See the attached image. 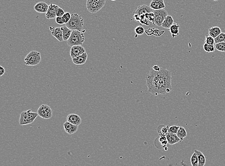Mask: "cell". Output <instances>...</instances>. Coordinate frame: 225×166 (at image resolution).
Returning a JSON list of instances; mask_svg holds the SVG:
<instances>
[{"label":"cell","instance_id":"obj_1","mask_svg":"<svg viewBox=\"0 0 225 166\" xmlns=\"http://www.w3.org/2000/svg\"><path fill=\"white\" fill-rule=\"evenodd\" d=\"M148 91L155 96L165 95L172 90L171 72L165 67L157 72L151 68L146 77Z\"/></svg>","mask_w":225,"mask_h":166},{"label":"cell","instance_id":"obj_2","mask_svg":"<svg viewBox=\"0 0 225 166\" xmlns=\"http://www.w3.org/2000/svg\"><path fill=\"white\" fill-rule=\"evenodd\" d=\"M84 21V19L80 15L77 14H73L71 15L69 21L66 24V25L71 30H78L84 33L85 30H83Z\"/></svg>","mask_w":225,"mask_h":166},{"label":"cell","instance_id":"obj_3","mask_svg":"<svg viewBox=\"0 0 225 166\" xmlns=\"http://www.w3.org/2000/svg\"><path fill=\"white\" fill-rule=\"evenodd\" d=\"M85 40L84 33L78 30H73L72 34L68 40L67 41L68 46L82 45Z\"/></svg>","mask_w":225,"mask_h":166},{"label":"cell","instance_id":"obj_4","mask_svg":"<svg viewBox=\"0 0 225 166\" xmlns=\"http://www.w3.org/2000/svg\"><path fill=\"white\" fill-rule=\"evenodd\" d=\"M38 115L37 112H33L31 110L22 112L19 118V124L21 125L30 124L34 122Z\"/></svg>","mask_w":225,"mask_h":166},{"label":"cell","instance_id":"obj_5","mask_svg":"<svg viewBox=\"0 0 225 166\" xmlns=\"http://www.w3.org/2000/svg\"><path fill=\"white\" fill-rule=\"evenodd\" d=\"M42 56L39 52L32 50L25 58V64L28 66H36L40 63Z\"/></svg>","mask_w":225,"mask_h":166},{"label":"cell","instance_id":"obj_6","mask_svg":"<svg viewBox=\"0 0 225 166\" xmlns=\"http://www.w3.org/2000/svg\"><path fill=\"white\" fill-rule=\"evenodd\" d=\"M153 13L155 15V25L157 27H161L165 18L168 15L167 12L165 9L160 10H153Z\"/></svg>","mask_w":225,"mask_h":166},{"label":"cell","instance_id":"obj_7","mask_svg":"<svg viewBox=\"0 0 225 166\" xmlns=\"http://www.w3.org/2000/svg\"><path fill=\"white\" fill-rule=\"evenodd\" d=\"M39 116L44 119H49L52 116L53 111L52 108L47 105H42L37 111Z\"/></svg>","mask_w":225,"mask_h":166},{"label":"cell","instance_id":"obj_8","mask_svg":"<svg viewBox=\"0 0 225 166\" xmlns=\"http://www.w3.org/2000/svg\"><path fill=\"white\" fill-rule=\"evenodd\" d=\"M85 52L86 50L82 45L74 46L71 48L70 55L72 59L79 56Z\"/></svg>","mask_w":225,"mask_h":166},{"label":"cell","instance_id":"obj_9","mask_svg":"<svg viewBox=\"0 0 225 166\" xmlns=\"http://www.w3.org/2000/svg\"><path fill=\"white\" fill-rule=\"evenodd\" d=\"M87 8L90 13L95 14L98 12L103 7L92 0H87Z\"/></svg>","mask_w":225,"mask_h":166},{"label":"cell","instance_id":"obj_10","mask_svg":"<svg viewBox=\"0 0 225 166\" xmlns=\"http://www.w3.org/2000/svg\"><path fill=\"white\" fill-rule=\"evenodd\" d=\"M153 10L150 7L143 4L137 7L135 11L133 12V15H145L146 13H151L153 12Z\"/></svg>","mask_w":225,"mask_h":166},{"label":"cell","instance_id":"obj_11","mask_svg":"<svg viewBox=\"0 0 225 166\" xmlns=\"http://www.w3.org/2000/svg\"><path fill=\"white\" fill-rule=\"evenodd\" d=\"M50 29L52 31V35L56 39L60 42L63 41V33L61 27H50Z\"/></svg>","mask_w":225,"mask_h":166},{"label":"cell","instance_id":"obj_12","mask_svg":"<svg viewBox=\"0 0 225 166\" xmlns=\"http://www.w3.org/2000/svg\"><path fill=\"white\" fill-rule=\"evenodd\" d=\"M59 7L54 4H51L49 5L48 11L46 14L47 19H53L57 17L56 13L57 9Z\"/></svg>","mask_w":225,"mask_h":166},{"label":"cell","instance_id":"obj_13","mask_svg":"<svg viewBox=\"0 0 225 166\" xmlns=\"http://www.w3.org/2000/svg\"><path fill=\"white\" fill-rule=\"evenodd\" d=\"M49 7V5L45 2H39L34 6V10L38 13L46 14Z\"/></svg>","mask_w":225,"mask_h":166},{"label":"cell","instance_id":"obj_14","mask_svg":"<svg viewBox=\"0 0 225 166\" xmlns=\"http://www.w3.org/2000/svg\"><path fill=\"white\" fill-rule=\"evenodd\" d=\"M64 131L69 135H73L78 131V126L73 124L67 121L63 124Z\"/></svg>","mask_w":225,"mask_h":166},{"label":"cell","instance_id":"obj_15","mask_svg":"<svg viewBox=\"0 0 225 166\" xmlns=\"http://www.w3.org/2000/svg\"><path fill=\"white\" fill-rule=\"evenodd\" d=\"M67 121L75 125L79 126L82 123V120L78 115L71 113L67 117Z\"/></svg>","mask_w":225,"mask_h":166},{"label":"cell","instance_id":"obj_16","mask_svg":"<svg viewBox=\"0 0 225 166\" xmlns=\"http://www.w3.org/2000/svg\"><path fill=\"white\" fill-rule=\"evenodd\" d=\"M149 7L154 10L165 9L166 5L164 0H152L150 4Z\"/></svg>","mask_w":225,"mask_h":166},{"label":"cell","instance_id":"obj_17","mask_svg":"<svg viewBox=\"0 0 225 166\" xmlns=\"http://www.w3.org/2000/svg\"><path fill=\"white\" fill-rule=\"evenodd\" d=\"M88 57V55L87 52L84 53L79 56L76 57L72 59V62L73 63L76 65H82L84 64L87 62Z\"/></svg>","mask_w":225,"mask_h":166},{"label":"cell","instance_id":"obj_18","mask_svg":"<svg viewBox=\"0 0 225 166\" xmlns=\"http://www.w3.org/2000/svg\"><path fill=\"white\" fill-rule=\"evenodd\" d=\"M167 139V142L170 145H174L177 143L181 142V140L178 137L176 134L174 133H168L166 135Z\"/></svg>","mask_w":225,"mask_h":166},{"label":"cell","instance_id":"obj_19","mask_svg":"<svg viewBox=\"0 0 225 166\" xmlns=\"http://www.w3.org/2000/svg\"><path fill=\"white\" fill-rule=\"evenodd\" d=\"M174 22L173 18L172 17L171 15H168L164 20L163 22L162 23V25H161V27L162 28L169 29L171 27V25L174 24Z\"/></svg>","mask_w":225,"mask_h":166},{"label":"cell","instance_id":"obj_20","mask_svg":"<svg viewBox=\"0 0 225 166\" xmlns=\"http://www.w3.org/2000/svg\"><path fill=\"white\" fill-rule=\"evenodd\" d=\"M180 25L178 23H174L170 28L169 30L171 33L172 38H175L176 36L179 35V30H180Z\"/></svg>","mask_w":225,"mask_h":166},{"label":"cell","instance_id":"obj_21","mask_svg":"<svg viewBox=\"0 0 225 166\" xmlns=\"http://www.w3.org/2000/svg\"><path fill=\"white\" fill-rule=\"evenodd\" d=\"M221 29L218 27H213L209 29V35L215 39L221 33Z\"/></svg>","mask_w":225,"mask_h":166},{"label":"cell","instance_id":"obj_22","mask_svg":"<svg viewBox=\"0 0 225 166\" xmlns=\"http://www.w3.org/2000/svg\"><path fill=\"white\" fill-rule=\"evenodd\" d=\"M194 152H195L197 155L199 161L198 166H205L206 163V159L205 155L202 152L197 150H195Z\"/></svg>","mask_w":225,"mask_h":166},{"label":"cell","instance_id":"obj_23","mask_svg":"<svg viewBox=\"0 0 225 166\" xmlns=\"http://www.w3.org/2000/svg\"><path fill=\"white\" fill-rule=\"evenodd\" d=\"M61 28L63 33V41H67L70 37L73 30L69 28L66 25H64Z\"/></svg>","mask_w":225,"mask_h":166},{"label":"cell","instance_id":"obj_24","mask_svg":"<svg viewBox=\"0 0 225 166\" xmlns=\"http://www.w3.org/2000/svg\"><path fill=\"white\" fill-rule=\"evenodd\" d=\"M176 135L181 140V141H183L184 139L187 136V133L186 132V129L182 126H180Z\"/></svg>","mask_w":225,"mask_h":166},{"label":"cell","instance_id":"obj_25","mask_svg":"<svg viewBox=\"0 0 225 166\" xmlns=\"http://www.w3.org/2000/svg\"><path fill=\"white\" fill-rule=\"evenodd\" d=\"M170 128L169 125L165 126L164 125H160L157 128V132L160 135H166L168 133V131Z\"/></svg>","mask_w":225,"mask_h":166},{"label":"cell","instance_id":"obj_26","mask_svg":"<svg viewBox=\"0 0 225 166\" xmlns=\"http://www.w3.org/2000/svg\"><path fill=\"white\" fill-rule=\"evenodd\" d=\"M191 162L192 166H198V158L197 155L195 152H194V154H192L191 159Z\"/></svg>","mask_w":225,"mask_h":166},{"label":"cell","instance_id":"obj_27","mask_svg":"<svg viewBox=\"0 0 225 166\" xmlns=\"http://www.w3.org/2000/svg\"><path fill=\"white\" fill-rule=\"evenodd\" d=\"M215 49L219 52H225V42L216 43L215 46Z\"/></svg>","mask_w":225,"mask_h":166},{"label":"cell","instance_id":"obj_28","mask_svg":"<svg viewBox=\"0 0 225 166\" xmlns=\"http://www.w3.org/2000/svg\"><path fill=\"white\" fill-rule=\"evenodd\" d=\"M225 42V33L222 32L221 34H219L218 37L215 39V42L216 44V43L222 42Z\"/></svg>","mask_w":225,"mask_h":166},{"label":"cell","instance_id":"obj_29","mask_svg":"<svg viewBox=\"0 0 225 166\" xmlns=\"http://www.w3.org/2000/svg\"><path fill=\"white\" fill-rule=\"evenodd\" d=\"M145 17L147 20L151 22V23L155 25V15L154 14L153 12L145 14Z\"/></svg>","mask_w":225,"mask_h":166},{"label":"cell","instance_id":"obj_30","mask_svg":"<svg viewBox=\"0 0 225 166\" xmlns=\"http://www.w3.org/2000/svg\"><path fill=\"white\" fill-rule=\"evenodd\" d=\"M204 49L205 50V52H213L215 50V47L214 46V45H208V44H206L205 43L204 44Z\"/></svg>","mask_w":225,"mask_h":166},{"label":"cell","instance_id":"obj_31","mask_svg":"<svg viewBox=\"0 0 225 166\" xmlns=\"http://www.w3.org/2000/svg\"><path fill=\"white\" fill-rule=\"evenodd\" d=\"M205 42L206 44L211 45H214L215 42V39L210 36V35H206L205 38Z\"/></svg>","mask_w":225,"mask_h":166},{"label":"cell","instance_id":"obj_32","mask_svg":"<svg viewBox=\"0 0 225 166\" xmlns=\"http://www.w3.org/2000/svg\"><path fill=\"white\" fill-rule=\"evenodd\" d=\"M159 141L161 143V145L163 146V147H165L167 145V143H168L166 135H160Z\"/></svg>","mask_w":225,"mask_h":166},{"label":"cell","instance_id":"obj_33","mask_svg":"<svg viewBox=\"0 0 225 166\" xmlns=\"http://www.w3.org/2000/svg\"><path fill=\"white\" fill-rule=\"evenodd\" d=\"M180 127V126H178V125H172V126H170L168 133L176 134Z\"/></svg>","mask_w":225,"mask_h":166},{"label":"cell","instance_id":"obj_34","mask_svg":"<svg viewBox=\"0 0 225 166\" xmlns=\"http://www.w3.org/2000/svg\"><path fill=\"white\" fill-rule=\"evenodd\" d=\"M135 31L136 35H142L144 33L145 29H144V28L142 26H138L135 28Z\"/></svg>","mask_w":225,"mask_h":166},{"label":"cell","instance_id":"obj_35","mask_svg":"<svg viewBox=\"0 0 225 166\" xmlns=\"http://www.w3.org/2000/svg\"><path fill=\"white\" fill-rule=\"evenodd\" d=\"M63 17V19H64V22H65V24H66L69 21L71 17V15L70 12H66Z\"/></svg>","mask_w":225,"mask_h":166},{"label":"cell","instance_id":"obj_36","mask_svg":"<svg viewBox=\"0 0 225 166\" xmlns=\"http://www.w3.org/2000/svg\"><path fill=\"white\" fill-rule=\"evenodd\" d=\"M56 22L59 25H63L65 24V22L63 17H56Z\"/></svg>","mask_w":225,"mask_h":166},{"label":"cell","instance_id":"obj_37","mask_svg":"<svg viewBox=\"0 0 225 166\" xmlns=\"http://www.w3.org/2000/svg\"><path fill=\"white\" fill-rule=\"evenodd\" d=\"M64 14H65V12H64V10L63 9L60 7L58 8L57 11V17H63Z\"/></svg>","mask_w":225,"mask_h":166},{"label":"cell","instance_id":"obj_38","mask_svg":"<svg viewBox=\"0 0 225 166\" xmlns=\"http://www.w3.org/2000/svg\"><path fill=\"white\" fill-rule=\"evenodd\" d=\"M93 1H95V3L98 4L99 5L102 7H104L105 4H106V0H92Z\"/></svg>","mask_w":225,"mask_h":166},{"label":"cell","instance_id":"obj_39","mask_svg":"<svg viewBox=\"0 0 225 166\" xmlns=\"http://www.w3.org/2000/svg\"><path fill=\"white\" fill-rule=\"evenodd\" d=\"M5 69L3 67V66H0V76H3L4 73H5Z\"/></svg>","mask_w":225,"mask_h":166},{"label":"cell","instance_id":"obj_40","mask_svg":"<svg viewBox=\"0 0 225 166\" xmlns=\"http://www.w3.org/2000/svg\"><path fill=\"white\" fill-rule=\"evenodd\" d=\"M161 67L159 66H154L153 67L152 69L154 70L155 71L159 72V71H160L161 70Z\"/></svg>","mask_w":225,"mask_h":166},{"label":"cell","instance_id":"obj_41","mask_svg":"<svg viewBox=\"0 0 225 166\" xmlns=\"http://www.w3.org/2000/svg\"><path fill=\"white\" fill-rule=\"evenodd\" d=\"M111 1H116V0H111Z\"/></svg>","mask_w":225,"mask_h":166},{"label":"cell","instance_id":"obj_42","mask_svg":"<svg viewBox=\"0 0 225 166\" xmlns=\"http://www.w3.org/2000/svg\"><path fill=\"white\" fill-rule=\"evenodd\" d=\"M213 1H218V0H213Z\"/></svg>","mask_w":225,"mask_h":166}]
</instances>
